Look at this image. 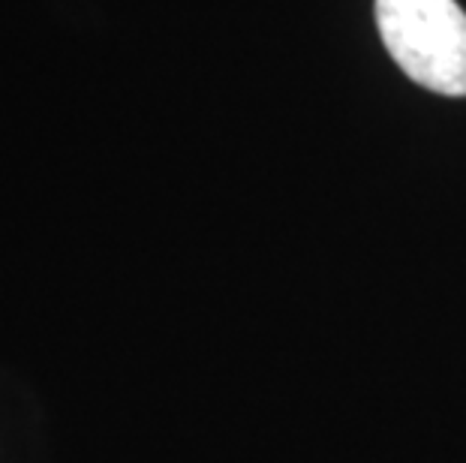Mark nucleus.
Listing matches in <instances>:
<instances>
[{
    "label": "nucleus",
    "mask_w": 466,
    "mask_h": 463,
    "mask_svg": "<svg viewBox=\"0 0 466 463\" xmlns=\"http://www.w3.org/2000/svg\"><path fill=\"white\" fill-rule=\"evenodd\" d=\"M376 25L412 82L442 96H466V15L454 0H376Z\"/></svg>",
    "instance_id": "obj_1"
}]
</instances>
